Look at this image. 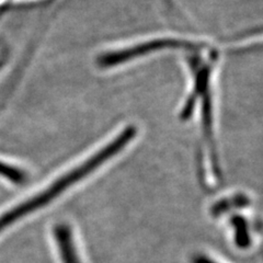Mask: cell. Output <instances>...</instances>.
I'll use <instances>...</instances> for the list:
<instances>
[{
	"mask_svg": "<svg viewBox=\"0 0 263 263\" xmlns=\"http://www.w3.org/2000/svg\"><path fill=\"white\" fill-rule=\"evenodd\" d=\"M78 175L75 171L70 170L63 177L57 179L44 191L37 193L36 195L30 197L29 200L18 204L16 206L4 213L0 216V233H3L7 227L13 225L15 221L20 220L24 216H28L31 213L45 206L49 202L56 199L57 196H60L64 191L67 190L73 183L78 182Z\"/></svg>",
	"mask_w": 263,
	"mask_h": 263,
	"instance_id": "6da1fadb",
	"label": "cell"
},
{
	"mask_svg": "<svg viewBox=\"0 0 263 263\" xmlns=\"http://www.w3.org/2000/svg\"><path fill=\"white\" fill-rule=\"evenodd\" d=\"M55 238L59 250L61 252V258L64 263H80L75 249V243L72 240V234L70 228L65 225H57L55 228Z\"/></svg>",
	"mask_w": 263,
	"mask_h": 263,
	"instance_id": "7a4b0ae2",
	"label": "cell"
},
{
	"mask_svg": "<svg viewBox=\"0 0 263 263\" xmlns=\"http://www.w3.org/2000/svg\"><path fill=\"white\" fill-rule=\"evenodd\" d=\"M233 223L235 224L237 229L236 234V242L239 247H247L249 243V236L247 233L246 221L242 218H234Z\"/></svg>",
	"mask_w": 263,
	"mask_h": 263,
	"instance_id": "3957f363",
	"label": "cell"
},
{
	"mask_svg": "<svg viewBox=\"0 0 263 263\" xmlns=\"http://www.w3.org/2000/svg\"><path fill=\"white\" fill-rule=\"evenodd\" d=\"M195 263H215V262L210 261V260H209V259H206V258L200 257V258H197V259L195 260Z\"/></svg>",
	"mask_w": 263,
	"mask_h": 263,
	"instance_id": "277c9868",
	"label": "cell"
}]
</instances>
